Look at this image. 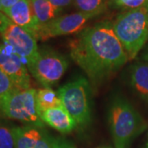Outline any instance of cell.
<instances>
[{"label": "cell", "instance_id": "5", "mask_svg": "<svg viewBox=\"0 0 148 148\" xmlns=\"http://www.w3.org/2000/svg\"><path fill=\"white\" fill-rule=\"evenodd\" d=\"M36 90H14L0 101V114L8 119L44 127L36 104Z\"/></svg>", "mask_w": 148, "mask_h": 148}, {"label": "cell", "instance_id": "19", "mask_svg": "<svg viewBox=\"0 0 148 148\" xmlns=\"http://www.w3.org/2000/svg\"><path fill=\"white\" fill-rule=\"evenodd\" d=\"M110 1L112 4L116 8L131 10L142 7L148 0H110Z\"/></svg>", "mask_w": 148, "mask_h": 148}, {"label": "cell", "instance_id": "25", "mask_svg": "<svg viewBox=\"0 0 148 148\" xmlns=\"http://www.w3.org/2000/svg\"><path fill=\"white\" fill-rule=\"evenodd\" d=\"M146 148H148V142H147V146H146Z\"/></svg>", "mask_w": 148, "mask_h": 148}, {"label": "cell", "instance_id": "15", "mask_svg": "<svg viewBox=\"0 0 148 148\" xmlns=\"http://www.w3.org/2000/svg\"><path fill=\"white\" fill-rule=\"evenodd\" d=\"M36 104L39 114L49 109L63 106L58 93L50 88H43L36 90Z\"/></svg>", "mask_w": 148, "mask_h": 148}, {"label": "cell", "instance_id": "24", "mask_svg": "<svg viewBox=\"0 0 148 148\" xmlns=\"http://www.w3.org/2000/svg\"><path fill=\"white\" fill-rule=\"evenodd\" d=\"M3 11V7H2V0H0V12Z\"/></svg>", "mask_w": 148, "mask_h": 148}, {"label": "cell", "instance_id": "9", "mask_svg": "<svg viewBox=\"0 0 148 148\" xmlns=\"http://www.w3.org/2000/svg\"><path fill=\"white\" fill-rule=\"evenodd\" d=\"M93 16L83 12H76L54 18L49 23L40 26L36 40H46L49 38L71 35L81 32L85 24Z\"/></svg>", "mask_w": 148, "mask_h": 148}, {"label": "cell", "instance_id": "23", "mask_svg": "<svg viewBox=\"0 0 148 148\" xmlns=\"http://www.w3.org/2000/svg\"><path fill=\"white\" fill-rule=\"evenodd\" d=\"M144 61H146V62L148 63V50L147 52L145 53V55H144Z\"/></svg>", "mask_w": 148, "mask_h": 148}, {"label": "cell", "instance_id": "8", "mask_svg": "<svg viewBox=\"0 0 148 148\" xmlns=\"http://www.w3.org/2000/svg\"><path fill=\"white\" fill-rule=\"evenodd\" d=\"M0 69L9 77L15 89L31 88V77L26 62L7 44L0 45Z\"/></svg>", "mask_w": 148, "mask_h": 148}, {"label": "cell", "instance_id": "12", "mask_svg": "<svg viewBox=\"0 0 148 148\" xmlns=\"http://www.w3.org/2000/svg\"><path fill=\"white\" fill-rule=\"evenodd\" d=\"M40 116L44 123L62 133H69L77 126V123L64 106L43 111Z\"/></svg>", "mask_w": 148, "mask_h": 148}, {"label": "cell", "instance_id": "18", "mask_svg": "<svg viewBox=\"0 0 148 148\" xmlns=\"http://www.w3.org/2000/svg\"><path fill=\"white\" fill-rule=\"evenodd\" d=\"M15 89L9 77L0 69V101Z\"/></svg>", "mask_w": 148, "mask_h": 148}, {"label": "cell", "instance_id": "26", "mask_svg": "<svg viewBox=\"0 0 148 148\" xmlns=\"http://www.w3.org/2000/svg\"><path fill=\"white\" fill-rule=\"evenodd\" d=\"M103 148H109V147H103Z\"/></svg>", "mask_w": 148, "mask_h": 148}, {"label": "cell", "instance_id": "4", "mask_svg": "<svg viewBox=\"0 0 148 148\" xmlns=\"http://www.w3.org/2000/svg\"><path fill=\"white\" fill-rule=\"evenodd\" d=\"M57 93L77 125L86 126L91 119V91L89 82L84 77H79L64 85Z\"/></svg>", "mask_w": 148, "mask_h": 148}, {"label": "cell", "instance_id": "17", "mask_svg": "<svg viewBox=\"0 0 148 148\" xmlns=\"http://www.w3.org/2000/svg\"><path fill=\"white\" fill-rule=\"evenodd\" d=\"M13 127L0 121V148H16Z\"/></svg>", "mask_w": 148, "mask_h": 148}, {"label": "cell", "instance_id": "10", "mask_svg": "<svg viewBox=\"0 0 148 148\" xmlns=\"http://www.w3.org/2000/svg\"><path fill=\"white\" fill-rule=\"evenodd\" d=\"M16 148H56L57 140L44 127L27 125L13 127Z\"/></svg>", "mask_w": 148, "mask_h": 148}, {"label": "cell", "instance_id": "6", "mask_svg": "<svg viewBox=\"0 0 148 148\" xmlns=\"http://www.w3.org/2000/svg\"><path fill=\"white\" fill-rule=\"evenodd\" d=\"M69 67L67 58L53 49H39L38 56L29 72L45 88H50L64 76Z\"/></svg>", "mask_w": 148, "mask_h": 148}, {"label": "cell", "instance_id": "11", "mask_svg": "<svg viewBox=\"0 0 148 148\" xmlns=\"http://www.w3.org/2000/svg\"><path fill=\"white\" fill-rule=\"evenodd\" d=\"M3 12L16 25L31 33L36 39L40 24L34 14L31 0H20L11 8Z\"/></svg>", "mask_w": 148, "mask_h": 148}, {"label": "cell", "instance_id": "13", "mask_svg": "<svg viewBox=\"0 0 148 148\" xmlns=\"http://www.w3.org/2000/svg\"><path fill=\"white\" fill-rule=\"evenodd\" d=\"M129 83L140 99L148 104V63L138 62L131 66Z\"/></svg>", "mask_w": 148, "mask_h": 148}, {"label": "cell", "instance_id": "20", "mask_svg": "<svg viewBox=\"0 0 148 148\" xmlns=\"http://www.w3.org/2000/svg\"><path fill=\"white\" fill-rule=\"evenodd\" d=\"M49 1L52 3V5L55 8V9L57 10L58 13L59 11L62 10L63 8L69 7L73 0H49Z\"/></svg>", "mask_w": 148, "mask_h": 148}, {"label": "cell", "instance_id": "3", "mask_svg": "<svg viewBox=\"0 0 148 148\" xmlns=\"http://www.w3.org/2000/svg\"><path fill=\"white\" fill-rule=\"evenodd\" d=\"M113 29L128 59H133L148 41V1L140 8L120 14Z\"/></svg>", "mask_w": 148, "mask_h": 148}, {"label": "cell", "instance_id": "16", "mask_svg": "<svg viewBox=\"0 0 148 148\" xmlns=\"http://www.w3.org/2000/svg\"><path fill=\"white\" fill-rule=\"evenodd\" d=\"M76 8L81 12L93 17L101 15L106 9V0H73Z\"/></svg>", "mask_w": 148, "mask_h": 148}, {"label": "cell", "instance_id": "22", "mask_svg": "<svg viewBox=\"0 0 148 148\" xmlns=\"http://www.w3.org/2000/svg\"><path fill=\"white\" fill-rule=\"evenodd\" d=\"M20 0H2V7H3V11L11 8L12 7L17 3ZM2 11V12H3Z\"/></svg>", "mask_w": 148, "mask_h": 148}, {"label": "cell", "instance_id": "7", "mask_svg": "<svg viewBox=\"0 0 148 148\" xmlns=\"http://www.w3.org/2000/svg\"><path fill=\"white\" fill-rule=\"evenodd\" d=\"M0 34L4 43L10 45L24 59L29 69L38 56L36 39L31 33L16 25L9 17L0 26Z\"/></svg>", "mask_w": 148, "mask_h": 148}, {"label": "cell", "instance_id": "14", "mask_svg": "<svg viewBox=\"0 0 148 148\" xmlns=\"http://www.w3.org/2000/svg\"><path fill=\"white\" fill-rule=\"evenodd\" d=\"M32 9L40 26H43L56 18L58 12L49 0H31Z\"/></svg>", "mask_w": 148, "mask_h": 148}, {"label": "cell", "instance_id": "1", "mask_svg": "<svg viewBox=\"0 0 148 148\" xmlns=\"http://www.w3.org/2000/svg\"><path fill=\"white\" fill-rule=\"evenodd\" d=\"M73 61L92 82H101L128 60L122 44L110 22L85 29L69 44Z\"/></svg>", "mask_w": 148, "mask_h": 148}, {"label": "cell", "instance_id": "2", "mask_svg": "<svg viewBox=\"0 0 148 148\" xmlns=\"http://www.w3.org/2000/svg\"><path fill=\"white\" fill-rule=\"evenodd\" d=\"M109 124L115 148H129L147 127V123L124 98L116 97L109 109Z\"/></svg>", "mask_w": 148, "mask_h": 148}, {"label": "cell", "instance_id": "21", "mask_svg": "<svg viewBox=\"0 0 148 148\" xmlns=\"http://www.w3.org/2000/svg\"><path fill=\"white\" fill-rule=\"evenodd\" d=\"M56 148H76L71 143H69L66 140L63 139H58L57 140V145Z\"/></svg>", "mask_w": 148, "mask_h": 148}]
</instances>
